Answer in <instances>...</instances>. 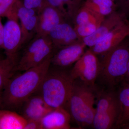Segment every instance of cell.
Segmentation results:
<instances>
[{
    "label": "cell",
    "mask_w": 129,
    "mask_h": 129,
    "mask_svg": "<svg viewBox=\"0 0 129 129\" xmlns=\"http://www.w3.org/2000/svg\"><path fill=\"white\" fill-rule=\"evenodd\" d=\"M71 117L65 108L54 109L41 120L42 129H68Z\"/></svg>",
    "instance_id": "14"
},
{
    "label": "cell",
    "mask_w": 129,
    "mask_h": 129,
    "mask_svg": "<svg viewBox=\"0 0 129 129\" xmlns=\"http://www.w3.org/2000/svg\"><path fill=\"white\" fill-rule=\"evenodd\" d=\"M112 1H115V0H112Z\"/></svg>",
    "instance_id": "34"
},
{
    "label": "cell",
    "mask_w": 129,
    "mask_h": 129,
    "mask_svg": "<svg viewBox=\"0 0 129 129\" xmlns=\"http://www.w3.org/2000/svg\"><path fill=\"white\" fill-rule=\"evenodd\" d=\"M38 19L36 35L48 36L56 25L64 21L66 18L59 10L45 1L38 12Z\"/></svg>",
    "instance_id": "8"
},
{
    "label": "cell",
    "mask_w": 129,
    "mask_h": 129,
    "mask_svg": "<svg viewBox=\"0 0 129 129\" xmlns=\"http://www.w3.org/2000/svg\"><path fill=\"white\" fill-rule=\"evenodd\" d=\"M105 18L99 16L83 5L78 9L73 18L76 25L90 22H102Z\"/></svg>",
    "instance_id": "20"
},
{
    "label": "cell",
    "mask_w": 129,
    "mask_h": 129,
    "mask_svg": "<svg viewBox=\"0 0 129 129\" xmlns=\"http://www.w3.org/2000/svg\"><path fill=\"white\" fill-rule=\"evenodd\" d=\"M83 5L92 10V11L102 17H106L115 11V8L93 4L86 0Z\"/></svg>",
    "instance_id": "22"
},
{
    "label": "cell",
    "mask_w": 129,
    "mask_h": 129,
    "mask_svg": "<svg viewBox=\"0 0 129 129\" xmlns=\"http://www.w3.org/2000/svg\"><path fill=\"white\" fill-rule=\"evenodd\" d=\"M24 129H42L40 121L27 120Z\"/></svg>",
    "instance_id": "28"
},
{
    "label": "cell",
    "mask_w": 129,
    "mask_h": 129,
    "mask_svg": "<svg viewBox=\"0 0 129 129\" xmlns=\"http://www.w3.org/2000/svg\"><path fill=\"white\" fill-rule=\"evenodd\" d=\"M102 22H90L75 25V31L80 39L88 37L95 32Z\"/></svg>",
    "instance_id": "21"
},
{
    "label": "cell",
    "mask_w": 129,
    "mask_h": 129,
    "mask_svg": "<svg viewBox=\"0 0 129 129\" xmlns=\"http://www.w3.org/2000/svg\"><path fill=\"white\" fill-rule=\"evenodd\" d=\"M95 108L92 126L96 129L115 127L120 108L118 96L110 92L100 96Z\"/></svg>",
    "instance_id": "5"
},
{
    "label": "cell",
    "mask_w": 129,
    "mask_h": 129,
    "mask_svg": "<svg viewBox=\"0 0 129 129\" xmlns=\"http://www.w3.org/2000/svg\"><path fill=\"white\" fill-rule=\"evenodd\" d=\"M86 46L81 40L59 48L53 53L51 64L60 67H67L75 63L84 53Z\"/></svg>",
    "instance_id": "10"
},
{
    "label": "cell",
    "mask_w": 129,
    "mask_h": 129,
    "mask_svg": "<svg viewBox=\"0 0 129 129\" xmlns=\"http://www.w3.org/2000/svg\"><path fill=\"white\" fill-rule=\"evenodd\" d=\"M22 116L27 120L41 121L42 119L54 109L46 104L40 95H32L21 106Z\"/></svg>",
    "instance_id": "11"
},
{
    "label": "cell",
    "mask_w": 129,
    "mask_h": 129,
    "mask_svg": "<svg viewBox=\"0 0 129 129\" xmlns=\"http://www.w3.org/2000/svg\"><path fill=\"white\" fill-rule=\"evenodd\" d=\"M27 122L23 117L12 111H0L1 129H24Z\"/></svg>",
    "instance_id": "16"
},
{
    "label": "cell",
    "mask_w": 129,
    "mask_h": 129,
    "mask_svg": "<svg viewBox=\"0 0 129 129\" xmlns=\"http://www.w3.org/2000/svg\"><path fill=\"white\" fill-rule=\"evenodd\" d=\"M118 98L120 111L116 128L123 127L129 123V83L120 90Z\"/></svg>",
    "instance_id": "17"
},
{
    "label": "cell",
    "mask_w": 129,
    "mask_h": 129,
    "mask_svg": "<svg viewBox=\"0 0 129 129\" xmlns=\"http://www.w3.org/2000/svg\"><path fill=\"white\" fill-rule=\"evenodd\" d=\"M17 1L0 0V17H7Z\"/></svg>",
    "instance_id": "24"
},
{
    "label": "cell",
    "mask_w": 129,
    "mask_h": 129,
    "mask_svg": "<svg viewBox=\"0 0 129 129\" xmlns=\"http://www.w3.org/2000/svg\"><path fill=\"white\" fill-rule=\"evenodd\" d=\"M52 56L23 74L11 77L1 95L0 105L3 108L8 110L20 108L29 97L37 92L50 67Z\"/></svg>",
    "instance_id": "1"
},
{
    "label": "cell",
    "mask_w": 129,
    "mask_h": 129,
    "mask_svg": "<svg viewBox=\"0 0 129 129\" xmlns=\"http://www.w3.org/2000/svg\"><path fill=\"white\" fill-rule=\"evenodd\" d=\"M87 1L92 3L93 4L99 5V6L115 8L116 7V5L114 3V1L112 0H87Z\"/></svg>",
    "instance_id": "27"
},
{
    "label": "cell",
    "mask_w": 129,
    "mask_h": 129,
    "mask_svg": "<svg viewBox=\"0 0 129 129\" xmlns=\"http://www.w3.org/2000/svg\"><path fill=\"white\" fill-rule=\"evenodd\" d=\"M55 48H60L80 40L74 27L65 21L52 29L48 35Z\"/></svg>",
    "instance_id": "12"
},
{
    "label": "cell",
    "mask_w": 129,
    "mask_h": 129,
    "mask_svg": "<svg viewBox=\"0 0 129 129\" xmlns=\"http://www.w3.org/2000/svg\"><path fill=\"white\" fill-rule=\"evenodd\" d=\"M74 64L70 72L74 80L79 79L85 84L94 87L100 68L97 55L89 49Z\"/></svg>",
    "instance_id": "6"
},
{
    "label": "cell",
    "mask_w": 129,
    "mask_h": 129,
    "mask_svg": "<svg viewBox=\"0 0 129 129\" xmlns=\"http://www.w3.org/2000/svg\"><path fill=\"white\" fill-rule=\"evenodd\" d=\"M17 63L5 57L0 58V90L3 89L8 81L16 72Z\"/></svg>",
    "instance_id": "19"
},
{
    "label": "cell",
    "mask_w": 129,
    "mask_h": 129,
    "mask_svg": "<svg viewBox=\"0 0 129 129\" xmlns=\"http://www.w3.org/2000/svg\"><path fill=\"white\" fill-rule=\"evenodd\" d=\"M119 5L123 11H129V0H118Z\"/></svg>",
    "instance_id": "30"
},
{
    "label": "cell",
    "mask_w": 129,
    "mask_h": 129,
    "mask_svg": "<svg viewBox=\"0 0 129 129\" xmlns=\"http://www.w3.org/2000/svg\"><path fill=\"white\" fill-rule=\"evenodd\" d=\"M129 32V23L124 20L90 49L96 55H104L121 44Z\"/></svg>",
    "instance_id": "9"
},
{
    "label": "cell",
    "mask_w": 129,
    "mask_h": 129,
    "mask_svg": "<svg viewBox=\"0 0 129 129\" xmlns=\"http://www.w3.org/2000/svg\"><path fill=\"white\" fill-rule=\"evenodd\" d=\"M126 76H127V78H128L129 80V61L128 63V68H127V73H126Z\"/></svg>",
    "instance_id": "31"
},
{
    "label": "cell",
    "mask_w": 129,
    "mask_h": 129,
    "mask_svg": "<svg viewBox=\"0 0 129 129\" xmlns=\"http://www.w3.org/2000/svg\"><path fill=\"white\" fill-rule=\"evenodd\" d=\"M1 95L0 94V103H1Z\"/></svg>",
    "instance_id": "33"
},
{
    "label": "cell",
    "mask_w": 129,
    "mask_h": 129,
    "mask_svg": "<svg viewBox=\"0 0 129 129\" xmlns=\"http://www.w3.org/2000/svg\"><path fill=\"white\" fill-rule=\"evenodd\" d=\"M38 19L37 14L20 21L23 45L27 44L36 35Z\"/></svg>",
    "instance_id": "18"
},
{
    "label": "cell",
    "mask_w": 129,
    "mask_h": 129,
    "mask_svg": "<svg viewBox=\"0 0 129 129\" xmlns=\"http://www.w3.org/2000/svg\"><path fill=\"white\" fill-rule=\"evenodd\" d=\"M49 5H51L61 12L66 18L68 17L67 9L63 3L62 0H45Z\"/></svg>",
    "instance_id": "26"
},
{
    "label": "cell",
    "mask_w": 129,
    "mask_h": 129,
    "mask_svg": "<svg viewBox=\"0 0 129 129\" xmlns=\"http://www.w3.org/2000/svg\"><path fill=\"white\" fill-rule=\"evenodd\" d=\"M25 7L38 11L45 2V0H22Z\"/></svg>",
    "instance_id": "25"
},
{
    "label": "cell",
    "mask_w": 129,
    "mask_h": 129,
    "mask_svg": "<svg viewBox=\"0 0 129 129\" xmlns=\"http://www.w3.org/2000/svg\"><path fill=\"white\" fill-rule=\"evenodd\" d=\"M74 80L70 72L62 70L51 71L49 68L36 92L51 108L65 109Z\"/></svg>",
    "instance_id": "2"
},
{
    "label": "cell",
    "mask_w": 129,
    "mask_h": 129,
    "mask_svg": "<svg viewBox=\"0 0 129 129\" xmlns=\"http://www.w3.org/2000/svg\"><path fill=\"white\" fill-rule=\"evenodd\" d=\"M121 43L104 55L100 62L98 77L109 86L115 85L127 73L129 48Z\"/></svg>",
    "instance_id": "4"
},
{
    "label": "cell",
    "mask_w": 129,
    "mask_h": 129,
    "mask_svg": "<svg viewBox=\"0 0 129 129\" xmlns=\"http://www.w3.org/2000/svg\"><path fill=\"white\" fill-rule=\"evenodd\" d=\"M122 128L125 129H129V123L126 124V125H124Z\"/></svg>",
    "instance_id": "32"
},
{
    "label": "cell",
    "mask_w": 129,
    "mask_h": 129,
    "mask_svg": "<svg viewBox=\"0 0 129 129\" xmlns=\"http://www.w3.org/2000/svg\"><path fill=\"white\" fill-rule=\"evenodd\" d=\"M93 88L74 80L67 104L71 118L82 127L92 126L96 111Z\"/></svg>",
    "instance_id": "3"
},
{
    "label": "cell",
    "mask_w": 129,
    "mask_h": 129,
    "mask_svg": "<svg viewBox=\"0 0 129 129\" xmlns=\"http://www.w3.org/2000/svg\"><path fill=\"white\" fill-rule=\"evenodd\" d=\"M55 48L50 41L29 58L23 62L18 63L16 66V72L25 71L40 64L49 57L53 55Z\"/></svg>",
    "instance_id": "15"
},
{
    "label": "cell",
    "mask_w": 129,
    "mask_h": 129,
    "mask_svg": "<svg viewBox=\"0 0 129 129\" xmlns=\"http://www.w3.org/2000/svg\"><path fill=\"white\" fill-rule=\"evenodd\" d=\"M23 46L22 32L18 21L8 19L4 25L3 50L6 56L17 64L19 52Z\"/></svg>",
    "instance_id": "7"
},
{
    "label": "cell",
    "mask_w": 129,
    "mask_h": 129,
    "mask_svg": "<svg viewBox=\"0 0 129 129\" xmlns=\"http://www.w3.org/2000/svg\"><path fill=\"white\" fill-rule=\"evenodd\" d=\"M3 34L4 25L2 22V18L0 17V50H3Z\"/></svg>",
    "instance_id": "29"
},
{
    "label": "cell",
    "mask_w": 129,
    "mask_h": 129,
    "mask_svg": "<svg viewBox=\"0 0 129 129\" xmlns=\"http://www.w3.org/2000/svg\"><path fill=\"white\" fill-rule=\"evenodd\" d=\"M62 1L67 9L68 17L73 18L81 7V0H62Z\"/></svg>",
    "instance_id": "23"
},
{
    "label": "cell",
    "mask_w": 129,
    "mask_h": 129,
    "mask_svg": "<svg viewBox=\"0 0 129 129\" xmlns=\"http://www.w3.org/2000/svg\"><path fill=\"white\" fill-rule=\"evenodd\" d=\"M124 13L115 11L106 17L94 33L81 40L86 46L91 48L99 42L124 19Z\"/></svg>",
    "instance_id": "13"
}]
</instances>
